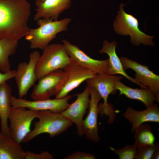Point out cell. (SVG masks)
Masks as SVG:
<instances>
[{"label":"cell","instance_id":"6da1fadb","mask_svg":"<svg viewBox=\"0 0 159 159\" xmlns=\"http://www.w3.org/2000/svg\"><path fill=\"white\" fill-rule=\"evenodd\" d=\"M31 6L26 0H0V39L18 41L29 32Z\"/></svg>","mask_w":159,"mask_h":159},{"label":"cell","instance_id":"7a4b0ae2","mask_svg":"<svg viewBox=\"0 0 159 159\" xmlns=\"http://www.w3.org/2000/svg\"><path fill=\"white\" fill-rule=\"evenodd\" d=\"M71 21L69 18L57 21L50 19H39L37 20L38 27L30 29L25 36V39L30 42L31 49H42L56 37L58 33L67 31Z\"/></svg>","mask_w":159,"mask_h":159},{"label":"cell","instance_id":"3957f363","mask_svg":"<svg viewBox=\"0 0 159 159\" xmlns=\"http://www.w3.org/2000/svg\"><path fill=\"white\" fill-rule=\"evenodd\" d=\"M38 121L33 123L34 129L27 135L22 143L28 142L37 136L47 133L50 137L57 136L71 126L72 122L61 113L49 110L38 111Z\"/></svg>","mask_w":159,"mask_h":159},{"label":"cell","instance_id":"277c9868","mask_svg":"<svg viewBox=\"0 0 159 159\" xmlns=\"http://www.w3.org/2000/svg\"><path fill=\"white\" fill-rule=\"evenodd\" d=\"M42 50L36 66L37 80L52 72L63 69L71 62L63 44H49Z\"/></svg>","mask_w":159,"mask_h":159},{"label":"cell","instance_id":"5b68a950","mask_svg":"<svg viewBox=\"0 0 159 159\" xmlns=\"http://www.w3.org/2000/svg\"><path fill=\"white\" fill-rule=\"evenodd\" d=\"M124 6L123 3L120 4L119 10L113 22L115 32L120 35H129L131 44L135 46L143 44L153 46L155 44L153 41V37L146 34L139 29L138 19L125 11Z\"/></svg>","mask_w":159,"mask_h":159},{"label":"cell","instance_id":"8992f818","mask_svg":"<svg viewBox=\"0 0 159 159\" xmlns=\"http://www.w3.org/2000/svg\"><path fill=\"white\" fill-rule=\"evenodd\" d=\"M67 75L63 69H59L49 73L38 80L33 85L31 97L33 100L50 99L56 96L64 87Z\"/></svg>","mask_w":159,"mask_h":159},{"label":"cell","instance_id":"52a82bcc","mask_svg":"<svg viewBox=\"0 0 159 159\" xmlns=\"http://www.w3.org/2000/svg\"><path fill=\"white\" fill-rule=\"evenodd\" d=\"M38 111L11 107L8 117L9 128L10 136L16 142L22 143L31 131V124L33 120L37 118Z\"/></svg>","mask_w":159,"mask_h":159},{"label":"cell","instance_id":"ba28073f","mask_svg":"<svg viewBox=\"0 0 159 159\" xmlns=\"http://www.w3.org/2000/svg\"><path fill=\"white\" fill-rule=\"evenodd\" d=\"M40 56L38 51H34L30 54L28 62H21L18 65L14 78L18 90L19 98H23L25 96L37 80L35 68Z\"/></svg>","mask_w":159,"mask_h":159},{"label":"cell","instance_id":"9c48e42d","mask_svg":"<svg viewBox=\"0 0 159 159\" xmlns=\"http://www.w3.org/2000/svg\"><path fill=\"white\" fill-rule=\"evenodd\" d=\"M125 70L130 69L135 72L134 78L144 89L148 88L155 95L159 102V76L150 70L149 67L127 57L120 58Z\"/></svg>","mask_w":159,"mask_h":159},{"label":"cell","instance_id":"30bf717a","mask_svg":"<svg viewBox=\"0 0 159 159\" xmlns=\"http://www.w3.org/2000/svg\"><path fill=\"white\" fill-rule=\"evenodd\" d=\"M71 97L70 95H68L61 98L30 101L12 96L11 104L14 108L22 107L37 111L49 110L61 113L69 106V101Z\"/></svg>","mask_w":159,"mask_h":159},{"label":"cell","instance_id":"8fae6325","mask_svg":"<svg viewBox=\"0 0 159 159\" xmlns=\"http://www.w3.org/2000/svg\"><path fill=\"white\" fill-rule=\"evenodd\" d=\"M62 43L72 62L88 69L96 74L106 73L108 65V59L104 60L93 59L77 46L67 40H63Z\"/></svg>","mask_w":159,"mask_h":159},{"label":"cell","instance_id":"7c38bea8","mask_svg":"<svg viewBox=\"0 0 159 159\" xmlns=\"http://www.w3.org/2000/svg\"><path fill=\"white\" fill-rule=\"evenodd\" d=\"M90 86L87 85L82 92L76 94V100L61 113L74 123L79 136L84 135L82 124L83 117L88 107L90 99Z\"/></svg>","mask_w":159,"mask_h":159},{"label":"cell","instance_id":"4fadbf2b","mask_svg":"<svg viewBox=\"0 0 159 159\" xmlns=\"http://www.w3.org/2000/svg\"><path fill=\"white\" fill-rule=\"evenodd\" d=\"M90 87V98L88 106L89 112L87 116L83 120L82 127L84 134L87 139L97 142L100 140L97 124L99 113L98 105L102 97L95 88Z\"/></svg>","mask_w":159,"mask_h":159},{"label":"cell","instance_id":"5bb4252c","mask_svg":"<svg viewBox=\"0 0 159 159\" xmlns=\"http://www.w3.org/2000/svg\"><path fill=\"white\" fill-rule=\"evenodd\" d=\"M63 69L67 75V79L62 90L55 96L56 98H61L66 96L83 82L97 74L88 69L72 62Z\"/></svg>","mask_w":159,"mask_h":159},{"label":"cell","instance_id":"9a60e30c","mask_svg":"<svg viewBox=\"0 0 159 159\" xmlns=\"http://www.w3.org/2000/svg\"><path fill=\"white\" fill-rule=\"evenodd\" d=\"M72 0H36L37 8L34 18L37 21L40 18L58 20L59 14L71 6Z\"/></svg>","mask_w":159,"mask_h":159},{"label":"cell","instance_id":"2e32d148","mask_svg":"<svg viewBox=\"0 0 159 159\" xmlns=\"http://www.w3.org/2000/svg\"><path fill=\"white\" fill-rule=\"evenodd\" d=\"M123 78V77L118 75H110L106 73L97 74L86 82L87 85L94 87L97 91L103 100V104L107 105L108 103L107 99L109 95L115 94L117 92L115 87L116 83Z\"/></svg>","mask_w":159,"mask_h":159},{"label":"cell","instance_id":"e0dca14e","mask_svg":"<svg viewBox=\"0 0 159 159\" xmlns=\"http://www.w3.org/2000/svg\"><path fill=\"white\" fill-rule=\"evenodd\" d=\"M124 117L132 124L131 132L134 133L141 125L145 122H159V108L156 104L143 111L135 110L130 107H128L123 114Z\"/></svg>","mask_w":159,"mask_h":159},{"label":"cell","instance_id":"ac0fdd59","mask_svg":"<svg viewBox=\"0 0 159 159\" xmlns=\"http://www.w3.org/2000/svg\"><path fill=\"white\" fill-rule=\"evenodd\" d=\"M117 43L115 41L111 42L105 40L102 43L101 49L99 50L100 53H106L109 57L108 65L106 73L107 74L115 75L120 74L125 77L131 82L140 86L142 88V86L138 83L134 78L129 76L123 68L120 58L117 54L116 48Z\"/></svg>","mask_w":159,"mask_h":159},{"label":"cell","instance_id":"d6986e66","mask_svg":"<svg viewBox=\"0 0 159 159\" xmlns=\"http://www.w3.org/2000/svg\"><path fill=\"white\" fill-rule=\"evenodd\" d=\"M115 87L116 90L119 91L120 95H124L129 99L139 100L146 108L154 104L155 101L157 102L155 95L148 88H132L127 86L120 81L116 83Z\"/></svg>","mask_w":159,"mask_h":159},{"label":"cell","instance_id":"ffe728a7","mask_svg":"<svg viewBox=\"0 0 159 159\" xmlns=\"http://www.w3.org/2000/svg\"><path fill=\"white\" fill-rule=\"evenodd\" d=\"M11 89L6 82L0 85V119L1 132L10 136L8 117L11 107Z\"/></svg>","mask_w":159,"mask_h":159},{"label":"cell","instance_id":"44dd1931","mask_svg":"<svg viewBox=\"0 0 159 159\" xmlns=\"http://www.w3.org/2000/svg\"><path fill=\"white\" fill-rule=\"evenodd\" d=\"M20 144L0 131V159H24Z\"/></svg>","mask_w":159,"mask_h":159},{"label":"cell","instance_id":"7402d4cb","mask_svg":"<svg viewBox=\"0 0 159 159\" xmlns=\"http://www.w3.org/2000/svg\"><path fill=\"white\" fill-rule=\"evenodd\" d=\"M18 41L5 38L0 39V71L5 72L11 70L9 57L15 53Z\"/></svg>","mask_w":159,"mask_h":159},{"label":"cell","instance_id":"603a6c76","mask_svg":"<svg viewBox=\"0 0 159 159\" xmlns=\"http://www.w3.org/2000/svg\"><path fill=\"white\" fill-rule=\"evenodd\" d=\"M152 130L149 124L141 125L134 132L135 142L133 144L137 148L154 143L155 138Z\"/></svg>","mask_w":159,"mask_h":159},{"label":"cell","instance_id":"cb8c5ba5","mask_svg":"<svg viewBox=\"0 0 159 159\" xmlns=\"http://www.w3.org/2000/svg\"><path fill=\"white\" fill-rule=\"evenodd\" d=\"M159 146L158 142L152 144L147 145L137 148L134 159H151L153 154Z\"/></svg>","mask_w":159,"mask_h":159},{"label":"cell","instance_id":"d4e9b609","mask_svg":"<svg viewBox=\"0 0 159 159\" xmlns=\"http://www.w3.org/2000/svg\"><path fill=\"white\" fill-rule=\"evenodd\" d=\"M110 148L118 156L119 159H134L137 149L134 144L127 145L123 148L117 149L112 147Z\"/></svg>","mask_w":159,"mask_h":159},{"label":"cell","instance_id":"484cf974","mask_svg":"<svg viewBox=\"0 0 159 159\" xmlns=\"http://www.w3.org/2000/svg\"><path fill=\"white\" fill-rule=\"evenodd\" d=\"M53 155L49 152L42 151L36 153L29 151H25L24 159H52Z\"/></svg>","mask_w":159,"mask_h":159},{"label":"cell","instance_id":"4316f807","mask_svg":"<svg viewBox=\"0 0 159 159\" xmlns=\"http://www.w3.org/2000/svg\"><path fill=\"white\" fill-rule=\"evenodd\" d=\"M64 159H95V156L93 155L83 152L77 151L71 154Z\"/></svg>","mask_w":159,"mask_h":159},{"label":"cell","instance_id":"83f0119b","mask_svg":"<svg viewBox=\"0 0 159 159\" xmlns=\"http://www.w3.org/2000/svg\"><path fill=\"white\" fill-rule=\"evenodd\" d=\"M16 74V70H10L5 72H0V85L9 80L14 78Z\"/></svg>","mask_w":159,"mask_h":159},{"label":"cell","instance_id":"f1b7e54d","mask_svg":"<svg viewBox=\"0 0 159 159\" xmlns=\"http://www.w3.org/2000/svg\"><path fill=\"white\" fill-rule=\"evenodd\" d=\"M159 146L157 148L154 152L151 159H158L159 158Z\"/></svg>","mask_w":159,"mask_h":159},{"label":"cell","instance_id":"f546056e","mask_svg":"<svg viewBox=\"0 0 159 159\" xmlns=\"http://www.w3.org/2000/svg\"><path fill=\"white\" fill-rule=\"evenodd\" d=\"M42 1H43L44 0H41Z\"/></svg>","mask_w":159,"mask_h":159}]
</instances>
